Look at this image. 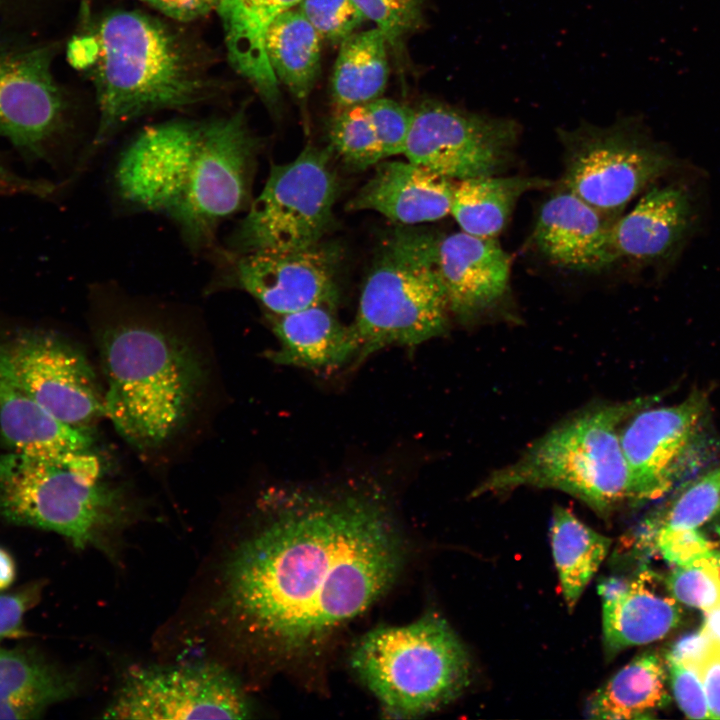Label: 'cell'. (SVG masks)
Listing matches in <instances>:
<instances>
[{"label":"cell","mask_w":720,"mask_h":720,"mask_svg":"<svg viewBox=\"0 0 720 720\" xmlns=\"http://www.w3.org/2000/svg\"><path fill=\"white\" fill-rule=\"evenodd\" d=\"M228 558L221 610L267 656L311 655L396 581L402 530L377 485L273 490Z\"/></svg>","instance_id":"6da1fadb"},{"label":"cell","mask_w":720,"mask_h":720,"mask_svg":"<svg viewBox=\"0 0 720 720\" xmlns=\"http://www.w3.org/2000/svg\"><path fill=\"white\" fill-rule=\"evenodd\" d=\"M260 147L243 109L150 125L122 151L114 188L129 208L167 216L192 251H212L221 224L251 203Z\"/></svg>","instance_id":"7a4b0ae2"},{"label":"cell","mask_w":720,"mask_h":720,"mask_svg":"<svg viewBox=\"0 0 720 720\" xmlns=\"http://www.w3.org/2000/svg\"><path fill=\"white\" fill-rule=\"evenodd\" d=\"M67 59L94 85L99 123L79 164L131 121L207 96V79L190 48L158 19L114 11L74 36Z\"/></svg>","instance_id":"3957f363"},{"label":"cell","mask_w":720,"mask_h":720,"mask_svg":"<svg viewBox=\"0 0 720 720\" xmlns=\"http://www.w3.org/2000/svg\"><path fill=\"white\" fill-rule=\"evenodd\" d=\"M100 344L104 416L138 449L163 445L198 396L203 374L196 353L169 331L135 320L109 325Z\"/></svg>","instance_id":"277c9868"},{"label":"cell","mask_w":720,"mask_h":720,"mask_svg":"<svg viewBox=\"0 0 720 720\" xmlns=\"http://www.w3.org/2000/svg\"><path fill=\"white\" fill-rule=\"evenodd\" d=\"M125 496L102 480L91 450L59 457L0 454V516L22 526L56 532L83 549L115 554L131 519Z\"/></svg>","instance_id":"5b68a950"},{"label":"cell","mask_w":720,"mask_h":720,"mask_svg":"<svg viewBox=\"0 0 720 720\" xmlns=\"http://www.w3.org/2000/svg\"><path fill=\"white\" fill-rule=\"evenodd\" d=\"M645 403L640 399L600 405L567 419L513 463L492 472L473 495L518 487L557 489L601 516L633 504L620 432Z\"/></svg>","instance_id":"8992f818"},{"label":"cell","mask_w":720,"mask_h":720,"mask_svg":"<svg viewBox=\"0 0 720 720\" xmlns=\"http://www.w3.org/2000/svg\"><path fill=\"white\" fill-rule=\"evenodd\" d=\"M350 665L393 718L441 709L463 693L472 673L462 641L435 612L369 631L354 646Z\"/></svg>","instance_id":"52a82bcc"},{"label":"cell","mask_w":720,"mask_h":720,"mask_svg":"<svg viewBox=\"0 0 720 720\" xmlns=\"http://www.w3.org/2000/svg\"><path fill=\"white\" fill-rule=\"evenodd\" d=\"M438 236L399 228L385 239L351 324L358 363L387 346L415 347L445 332L450 311L436 262Z\"/></svg>","instance_id":"ba28073f"},{"label":"cell","mask_w":720,"mask_h":720,"mask_svg":"<svg viewBox=\"0 0 720 720\" xmlns=\"http://www.w3.org/2000/svg\"><path fill=\"white\" fill-rule=\"evenodd\" d=\"M333 153L330 145L307 146L293 161L273 164L225 248L239 253L292 251L319 244L332 224L338 193Z\"/></svg>","instance_id":"9c48e42d"},{"label":"cell","mask_w":720,"mask_h":720,"mask_svg":"<svg viewBox=\"0 0 720 720\" xmlns=\"http://www.w3.org/2000/svg\"><path fill=\"white\" fill-rule=\"evenodd\" d=\"M558 137L564 149L561 186L613 221L675 164L667 147L632 116L607 126L560 128Z\"/></svg>","instance_id":"30bf717a"},{"label":"cell","mask_w":720,"mask_h":720,"mask_svg":"<svg viewBox=\"0 0 720 720\" xmlns=\"http://www.w3.org/2000/svg\"><path fill=\"white\" fill-rule=\"evenodd\" d=\"M519 136L513 119L427 100L413 109L404 155L454 181L493 176L512 160Z\"/></svg>","instance_id":"8fae6325"},{"label":"cell","mask_w":720,"mask_h":720,"mask_svg":"<svg viewBox=\"0 0 720 720\" xmlns=\"http://www.w3.org/2000/svg\"><path fill=\"white\" fill-rule=\"evenodd\" d=\"M54 56L52 44L0 41V137L28 160L51 161L68 129Z\"/></svg>","instance_id":"7c38bea8"},{"label":"cell","mask_w":720,"mask_h":720,"mask_svg":"<svg viewBox=\"0 0 720 720\" xmlns=\"http://www.w3.org/2000/svg\"><path fill=\"white\" fill-rule=\"evenodd\" d=\"M216 270L212 290L239 289L272 314H287L313 306L335 308L339 299L336 246L319 244L292 251H212Z\"/></svg>","instance_id":"4fadbf2b"},{"label":"cell","mask_w":720,"mask_h":720,"mask_svg":"<svg viewBox=\"0 0 720 720\" xmlns=\"http://www.w3.org/2000/svg\"><path fill=\"white\" fill-rule=\"evenodd\" d=\"M0 380L71 426L89 428L104 416L92 367L59 336L25 332L0 343Z\"/></svg>","instance_id":"5bb4252c"},{"label":"cell","mask_w":720,"mask_h":720,"mask_svg":"<svg viewBox=\"0 0 720 720\" xmlns=\"http://www.w3.org/2000/svg\"><path fill=\"white\" fill-rule=\"evenodd\" d=\"M248 699L216 665L135 667L127 672L104 718L245 719Z\"/></svg>","instance_id":"9a60e30c"},{"label":"cell","mask_w":720,"mask_h":720,"mask_svg":"<svg viewBox=\"0 0 720 720\" xmlns=\"http://www.w3.org/2000/svg\"><path fill=\"white\" fill-rule=\"evenodd\" d=\"M706 400L693 394L681 403L636 412L620 432L633 504L667 493L693 445Z\"/></svg>","instance_id":"2e32d148"},{"label":"cell","mask_w":720,"mask_h":720,"mask_svg":"<svg viewBox=\"0 0 720 720\" xmlns=\"http://www.w3.org/2000/svg\"><path fill=\"white\" fill-rule=\"evenodd\" d=\"M696 221L694 200L686 187H653L614 221L610 233L614 259L639 266L670 265L680 256Z\"/></svg>","instance_id":"e0dca14e"},{"label":"cell","mask_w":720,"mask_h":720,"mask_svg":"<svg viewBox=\"0 0 720 720\" xmlns=\"http://www.w3.org/2000/svg\"><path fill=\"white\" fill-rule=\"evenodd\" d=\"M436 262L450 314L461 320L491 309L509 289L510 257L496 238L439 235Z\"/></svg>","instance_id":"ac0fdd59"},{"label":"cell","mask_w":720,"mask_h":720,"mask_svg":"<svg viewBox=\"0 0 720 720\" xmlns=\"http://www.w3.org/2000/svg\"><path fill=\"white\" fill-rule=\"evenodd\" d=\"M602 604V640L610 659L622 650L665 637L679 625L680 606L659 592L656 575L643 571L627 579L609 577L598 585Z\"/></svg>","instance_id":"d6986e66"},{"label":"cell","mask_w":720,"mask_h":720,"mask_svg":"<svg viewBox=\"0 0 720 720\" xmlns=\"http://www.w3.org/2000/svg\"><path fill=\"white\" fill-rule=\"evenodd\" d=\"M614 221L561 186L541 206L533 239L553 264L596 271L615 262L610 233Z\"/></svg>","instance_id":"ffe728a7"},{"label":"cell","mask_w":720,"mask_h":720,"mask_svg":"<svg viewBox=\"0 0 720 720\" xmlns=\"http://www.w3.org/2000/svg\"><path fill=\"white\" fill-rule=\"evenodd\" d=\"M456 181L411 161H384L347 209L371 210L405 225L432 222L451 211Z\"/></svg>","instance_id":"44dd1931"},{"label":"cell","mask_w":720,"mask_h":720,"mask_svg":"<svg viewBox=\"0 0 720 720\" xmlns=\"http://www.w3.org/2000/svg\"><path fill=\"white\" fill-rule=\"evenodd\" d=\"M278 348L266 357L280 365L328 371L357 359L359 341L351 325H344L334 309L313 306L287 314L266 312Z\"/></svg>","instance_id":"7402d4cb"},{"label":"cell","mask_w":720,"mask_h":720,"mask_svg":"<svg viewBox=\"0 0 720 720\" xmlns=\"http://www.w3.org/2000/svg\"><path fill=\"white\" fill-rule=\"evenodd\" d=\"M301 0H221L217 9L225 34L228 57L271 108L279 102V82L269 64L265 39L274 22Z\"/></svg>","instance_id":"603a6c76"},{"label":"cell","mask_w":720,"mask_h":720,"mask_svg":"<svg viewBox=\"0 0 720 720\" xmlns=\"http://www.w3.org/2000/svg\"><path fill=\"white\" fill-rule=\"evenodd\" d=\"M0 435L9 451L59 457L91 450L89 428L66 424L31 397L0 380Z\"/></svg>","instance_id":"cb8c5ba5"},{"label":"cell","mask_w":720,"mask_h":720,"mask_svg":"<svg viewBox=\"0 0 720 720\" xmlns=\"http://www.w3.org/2000/svg\"><path fill=\"white\" fill-rule=\"evenodd\" d=\"M77 679L30 649L0 647V719L39 718L71 697Z\"/></svg>","instance_id":"d4e9b609"},{"label":"cell","mask_w":720,"mask_h":720,"mask_svg":"<svg viewBox=\"0 0 720 720\" xmlns=\"http://www.w3.org/2000/svg\"><path fill=\"white\" fill-rule=\"evenodd\" d=\"M665 679L660 656L645 652L592 693L587 701L586 716L607 720L650 718L668 703Z\"/></svg>","instance_id":"484cf974"},{"label":"cell","mask_w":720,"mask_h":720,"mask_svg":"<svg viewBox=\"0 0 720 720\" xmlns=\"http://www.w3.org/2000/svg\"><path fill=\"white\" fill-rule=\"evenodd\" d=\"M551 185L548 179L525 176L493 175L456 181L450 214L461 231L477 237L496 238L523 194Z\"/></svg>","instance_id":"4316f807"},{"label":"cell","mask_w":720,"mask_h":720,"mask_svg":"<svg viewBox=\"0 0 720 720\" xmlns=\"http://www.w3.org/2000/svg\"><path fill=\"white\" fill-rule=\"evenodd\" d=\"M321 42L298 7L277 17L267 31L265 49L271 69L300 102L308 98L319 74Z\"/></svg>","instance_id":"83f0119b"},{"label":"cell","mask_w":720,"mask_h":720,"mask_svg":"<svg viewBox=\"0 0 720 720\" xmlns=\"http://www.w3.org/2000/svg\"><path fill=\"white\" fill-rule=\"evenodd\" d=\"M550 539L561 592L573 610L607 557L612 540L561 506L553 510Z\"/></svg>","instance_id":"f1b7e54d"},{"label":"cell","mask_w":720,"mask_h":720,"mask_svg":"<svg viewBox=\"0 0 720 720\" xmlns=\"http://www.w3.org/2000/svg\"><path fill=\"white\" fill-rule=\"evenodd\" d=\"M340 45L331 81L332 98L338 109L379 98L389 74L384 34L376 27L354 32Z\"/></svg>","instance_id":"f546056e"},{"label":"cell","mask_w":720,"mask_h":720,"mask_svg":"<svg viewBox=\"0 0 720 720\" xmlns=\"http://www.w3.org/2000/svg\"><path fill=\"white\" fill-rule=\"evenodd\" d=\"M328 138L333 152L354 169L365 170L384 159L365 104L338 109L329 123Z\"/></svg>","instance_id":"4dcf8cb0"},{"label":"cell","mask_w":720,"mask_h":720,"mask_svg":"<svg viewBox=\"0 0 720 720\" xmlns=\"http://www.w3.org/2000/svg\"><path fill=\"white\" fill-rule=\"evenodd\" d=\"M666 590L683 604L707 613L720 609V556L677 566L665 579Z\"/></svg>","instance_id":"1f68e13d"},{"label":"cell","mask_w":720,"mask_h":720,"mask_svg":"<svg viewBox=\"0 0 720 720\" xmlns=\"http://www.w3.org/2000/svg\"><path fill=\"white\" fill-rule=\"evenodd\" d=\"M720 513V465L689 486L673 503L660 525L694 528Z\"/></svg>","instance_id":"d6a6232c"},{"label":"cell","mask_w":720,"mask_h":720,"mask_svg":"<svg viewBox=\"0 0 720 720\" xmlns=\"http://www.w3.org/2000/svg\"><path fill=\"white\" fill-rule=\"evenodd\" d=\"M322 40L342 43L366 20L353 0H301L297 6Z\"/></svg>","instance_id":"836d02e7"},{"label":"cell","mask_w":720,"mask_h":720,"mask_svg":"<svg viewBox=\"0 0 720 720\" xmlns=\"http://www.w3.org/2000/svg\"><path fill=\"white\" fill-rule=\"evenodd\" d=\"M366 20L376 24L389 45L398 46L423 19V0H353Z\"/></svg>","instance_id":"e575fe53"},{"label":"cell","mask_w":720,"mask_h":720,"mask_svg":"<svg viewBox=\"0 0 720 720\" xmlns=\"http://www.w3.org/2000/svg\"><path fill=\"white\" fill-rule=\"evenodd\" d=\"M380 141L383 157L404 154L413 109L388 98L365 103Z\"/></svg>","instance_id":"d590c367"},{"label":"cell","mask_w":720,"mask_h":720,"mask_svg":"<svg viewBox=\"0 0 720 720\" xmlns=\"http://www.w3.org/2000/svg\"><path fill=\"white\" fill-rule=\"evenodd\" d=\"M653 535L656 550L676 566H684L715 553L711 543L694 528L659 525Z\"/></svg>","instance_id":"8d00e7d4"},{"label":"cell","mask_w":720,"mask_h":720,"mask_svg":"<svg viewBox=\"0 0 720 720\" xmlns=\"http://www.w3.org/2000/svg\"><path fill=\"white\" fill-rule=\"evenodd\" d=\"M667 663L673 695L682 712L691 719H711L697 668L678 661Z\"/></svg>","instance_id":"74e56055"},{"label":"cell","mask_w":720,"mask_h":720,"mask_svg":"<svg viewBox=\"0 0 720 720\" xmlns=\"http://www.w3.org/2000/svg\"><path fill=\"white\" fill-rule=\"evenodd\" d=\"M40 597V585H31L22 590L0 595V641L26 635L24 615Z\"/></svg>","instance_id":"f35d334b"},{"label":"cell","mask_w":720,"mask_h":720,"mask_svg":"<svg viewBox=\"0 0 720 720\" xmlns=\"http://www.w3.org/2000/svg\"><path fill=\"white\" fill-rule=\"evenodd\" d=\"M711 719H720V640L714 639L697 664Z\"/></svg>","instance_id":"ab89813d"},{"label":"cell","mask_w":720,"mask_h":720,"mask_svg":"<svg viewBox=\"0 0 720 720\" xmlns=\"http://www.w3.org/2000/svg\"><path fill=\"white\" fill-rule=\"evenodd\" d=\"M58 185L46 179L24 177L15 173L0 160V194L48 197L56 192Z\"/></svg>","instance_id":"60d3db41"},{"label":"cell","mask_w":720,"mask_h":720,"mask_svg":"<svg viewBox=\"0 0 720 720\" xmlns=\"http://www.w3.org/2000/svg\"><path fill=\"white\" fill-rule=\"evenodd\" d=\"M162 14L181 22L199 19L217 10L221 0H141Z\"/></svg>","instance_id":"b9f144b4"},{"label":"cell","mask_w":720,"mask_h":720,"mask_svg":"<svg viewBox=\"0 0 720 720\" xmlns=\"http://www.w3.org/2000/svg\"><path fill=\"white\" fill-rule=\"evenodd\" d=\"M712 640L713 637L704 627L697 633L679 639L667 654V661H678L697 668Z\"/></svg>","instance_id":"7bdbcfd3"},{"label":"cell","mask_w":720,"mask_h":720,"mask_svg":"<svg viewBox=\"0 0 720 720\" xmlns=\"http://www.w3.org/2000/svg\"><path fill=\"white\" fill-rule=\"evenodd\" d=\"M15 563L11 555L0 547V590H4L14 581Z\"/></svg>","instance_id":"ee69618b"},{"label":"cell","mask_w":720,"mask_h":720,"mask_svg":"<svg viewBox=\"0 0 720 720\" xmlns=\"http://www.w3.org/2000/svg\"><path fill=\"white\" fill-rule=\"evenodd\" d=\"M19 0H0V11L4 8H8L10 5L16 3Z\"/></svg>","instance_id":"f6af8a7d"}]
</instances>
